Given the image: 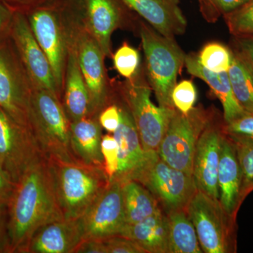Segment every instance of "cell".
I'll return each mask as SVG.
<instances>
[{
    "mask_svg": "<svg viewBox=\"0 0 253 253\" xmlns=\"http://www.w3.org/2000/svg\"><path fill=\"white\" fill-rule=\"evenodd\" d=\"M169 253H202L194 224L186 211L168 214Z\"/></svg>",
    "mask_w": 253,
    "mask_h": 253,
    "instance_id": "26",
    "label": "cell"
},
{
    "mask_svg": "<svg viewBox=\"0 0 253 253\" xmlns=\"http://www.w3.org/2000/svg\"><path fill=\"white\" fill-rule=\"evenodd\" d=\"M79 219L84 241L105 240L120 235L126 225L122 181H110Z\"/></svg>",
    "mask_w": 253,
    "mask_h": 253,
    "instance_id": "13",
    "label": "cell"
},
{
    "mask_svg": "<svg viewBox=\"0 0 253 253\" xmlns=\"http://www.w3.org/2000/svg\"><path fill=\"white\" fill-rule=\"evenodd\" d=\"M197 56L200 63L210 71L225 72L230 68L232 51L221 43L211 42L205 45Z\"/></svg>",
    "mask_w": 253,
    "mask_h": 253,
    "instance_id": "28",
    "label": "cell"
},
{
    "mask_svg": "<svg viewBox=\"0 0 253 253\" xmlns=\"http://www.w3.org/2000/svg\"><path fill=\"white\" fill-rule=\"evenodd\" d=\"M215 111L205 109L202 105L194 106L186 114L175 109L158 147L160 158L172 168L192 175L196 145Z\"/></svg>",
    "mask_w": 253,
    "mask_h": 253,
    "instance_id": "9",
    "label": "cell"
},
{
    "mask_svg": "<svg viewBox=\"0 0 253 253\" xmlns=\"http://www.w3.org/2000/svg\"><path fill=\"white\" fill-rule=\"evenodd\" d=\"M0 253H11L7 208L0 207Z\"/></svg>",
    "mask_w": 253,
    "mask_h": 253,
    "instance_id": "41",
    "label": "cell"
},
{
    "mask_svg": "<svg viewBox=\"0 0 253 253\" xmlns=\"http://www.w3.org/2000/svg\"><path fill=\"white\" fill-rule=\"evenodd\" d=\"M33 86L9 33L0 38V109L30 129Z\"/></svg>",
    "mask_w": 253,
    "mask_h": 253,
    "instance_id": "10",
    "label": "cell"
},
{
    "mask_svg": "<svg viewBox=\"0 0 253 253\" xmlns=\"http://www.w3.org/2000/svg\"><path fill=\"white\" fill-rule=\"evenodd\" d=\"M57 0H0L14 13L27 14L30 11L45 5L52 4Z\"/></svg>",
    "mask_w": 253,
    "mask_h": 253,
    "instance_id": "38",
    "label": "cell"
},
{
    "mask_svg": "<svg viewBox=\"0 0 253 253\" xmlns=\"http://www.w3.org/2000/svg\"><path fill=\"white\" fill-rule=\"evenodd\" d=\"M197 100V91L192 82L184 80L176 83L172 92V101L179 112L186 114L194 107Z\"/></svg>",
    "mask_w": 253,
    "mask_h": 253,
    "instance_id": "34",
    "label": "cell"
},
{
    "mask_svg": "<svg viewBox=\"0 0 253 253\" xmlns=\"http://www.w3.org/2000/svg\"><path fill=\"white\" fill-rule=\"evenodd\" d=\"M112 100L119 106L121 122L113 135L119 148V169L113 179L127 181L144 157L139 134L129 110L113 89Z\"/></svg>",
    "mask_w": 253,
    "mask_h": 253,
    "instance_id": "19",
    "label": "cell"
},
{
    "mask_svg": "<svg viewBox=\"0 0 253 253\" xmlns=\"http://www.w3.org/2000/svg\"><path fill=\"white\" fill-rule=\"evenodd\" d=\"M231 51L232 60L228 74L234 96L245 111L253 114V68L237 51Z\"/></svg>",
    "mask_w": 253,
    "mask_h": 253,
    "instance_id": "27",
    "label": "cell"
},
{
    "mask_svg": "<svg viewBox=\"0 0 253 253\" xmlns=\"http://www.w3.org/2000/svg\"><path fill=\"white\" fill-rule=\"evenodd\" d=\"M29 122L38 146L47 159L78 161L71 149V121L57 95L33 88Z\"/></svg>",
    "mask_w": 253,
    "mask_h": 253,
    "instance_id": "3",
    "label": "cell"
},
{
    "mask_svg": "<svg viewBox=\"0 0 253 253\" xmlns=\"http://www.w3.org/2000/svg\"><path fill=\"white\" fill-rule=\"evenodd\" d=\"M139 33L145 56V74L158 106L175 109L172 92L186 54L174 38L163 36L144 22L140 23Z\"/></svg>",
    "mask_w": 253,
    "mask_h": 253,
    "instance_id": "4",
    "label": "cell"
},
{
    "mask_svg": "<svg viewBox=\"0 0 253 253\" xmlns=\"http://www.w3.org/2000/svg\"><path fill=\"white\" fill-rule=\"evenodd\" d=\"M120 236L132 240L145 253H169V223L162 211L134 224H126Z\"/></svg>",
    "mask_w": 253,
    "mask_h": 253,
    "instance_id": "24",
    "label": "cell"
},
{
    "mask_svg": "<svg viewBox=\"0 0 253 253\" xmlns=\"http://www.w3.org/2000/svg\"><path fill=\"white\" fill-rule=\"evenodd\" d=\"M251 0H208V2L201 9L205 18L209 21H214L220 15L229 14L239 9Z\"/></svg>",
    "mask_w": 253,
    "mask_h": 253,
    "instance_id": "35",
    "label": "cell"
},
{
    "mask_svg": "<svg viewBox=\"0 0 253 253\" xmlns=\"http://www.w3.org/2000/svg\"><path fill=\"white\" fill-rule=\"evenodd\" d=\"M112 57L115 69L126 79L134 78L140 71V54L127 43H123Z\"/></svg>",
    "mask_w": 253,
    "mask_h": 253,
    "instance_id": "30",
    "label": "cell"
},
{
    "mask_svg": "<svg viewBox=\"0 0 253 253\" xmlns=\"http://www.w3.org/2000/svg\"><path fill=\"white\" fill-rule=\"evenodd\" d=\"M16 183L0 162V207L7 208Z\"/></svg>",
    "mask_w": 253,
    "mask_h": 253,
    "instance_id": "39",
    "label": "cell"
},
{
    "mask_svg": "<svg viewBox=\"0 0 253 253\" xmlns=\"http://www.w3.org/2000/svg\"><path fill=\"white\" fill-rule=\"evenodd\" d=\"M184 65L188 73L204 81L220 101L224 122H229L245 112L234 96L228 71L217 73L210 71L200 63L197 54L194 53L186 55Z\"/></svg>",
    "mask_w": 253,
    "mask_h": 253,
    "instance_id": "22",
    "label": "cell"
},
{
    "mask_svg": "<svg viewBox=\"0 0 253 253\" xmlns=\"http://www.w3.org/2000/svg\"><path fill=\"white\" fill-rule=\"evenodd\" d=\"M100 126L110 134L117 130L121 122V113L118 105L111 99V103L101 110L98 115Z\"/></svg>",
    "mask_w": 253,
    "mask_h": 253,
    "instance_id": "36",
    "label": "cell"
},
{
    "mask_svg": "<svg viewBox=\"0 0 253 253\" xmlns=\"http://www.w3.org/2000/svg\"><path fill=\"white\" fill-rule=\"evenodd\" d=\"M101 155L104 170L110 181H112L119 169V148L112 134H104L101 143Z\"/></svg>",
    "mask_w": 253,
    "mask_h": 253,
    "instance_id": "33",
    "label": "cell"
},
{
    "mask_svg": "<svg viewBox=\"0 0 253 253\" xmlns=\"http://www.w3.org/2000/svg\"><path fill=\"white\" fill-rule=\"evenodd\" d=\"M223 134L235 144H253V114L245 111L222 126Z\"/></svg>",
    "mask_w": 253,
    "mask_h": 253,
    "instance_id": "29",
    "label": "cell"
},
{
    "mask_svg": "<svg viewBox=\"0 0 253 253\" xmlns=\"http://www.w3.org/2000/svg\"><path fill=\"white\" fill-rule=\"evenodd\" d=\"M126 224H134L162 211L157 200L137 181L123 182Z\"/></svg>",
    "mask_w": 253,
    "mask_h": 253,
    "instance_id": "25",
    "label": "cell"
},
{
    "mask_svg": "<svg viewBox=\"0 0 253 253\" xmlns=\"http://www.w3.org/2000/svg\"><path fill=\"white\" fill-rule=\"evenodd\" d=\"M106 246V253H145L132 240L122 236H115L103 240Z\"/></svg>",
    "mask_w": 253,
    "mask_h": 253,
    "instance_id": "37",
    "label": "cell"
},
{
    "mask_svg": "<svg viewBox=\"0 0 253 253\" xmlns=\"http://www.w3.org/2000/svg\"><path fill=\"white\" fill-rule=\"evenodd\" d=\"M128 180L137 181L149 190L166 215L186 211L198 190L192 175L169 166L157 151L145 152Z\"/></svg>",
    "mask_w": 253,
    "mask_h": 253,
    "instance_id": "7",
    "label": "cell"
},
{
    "mask_svg": "<svg viewBox=\"0 0 253 253\" xmlns=\"http://www.w3.org/2000/svg\"><path fill=\"white\" fill-rule=\"evenodd\" d=\"M61 1L62 0H57L26 15L37 42L49 60L58 89L63 95L68 36L63 19Z\"/></svg>",
    "mask_w": 253,
    "mask_h": 253,
    "instance_id": "11",
    "label": "cell"
},
{
    "mask_svg": "<svg viewBox=\"0 0 253 253\" xmlns=\"http://www.w3.org/2000/svg\"><path fill=\"white\" fill-rule=\"evenodd\" d=\"M235 146L241 172V200L244 203L253 191V144Z\"/></svg>",
    "mask_w": 253,
    "mask_h": 253,
    "instance_id": "32",
    "label": "cell"
},
{
    "mask_svg": "<svg viewBox=\"0 0 253 253\" xmlns=\"http://www.w3.org/2000/svg\"><path fill=\"white\" fill-rule=\"evenodd\" d=\"M9 35L33 88L51 91L62 101L49 60L37 42L26 14L14 13Z\"/></svg>",
    "mask_w": 253,
    "mask_h": 253,
    "instance_id": "14",
    "label": "cell"
},
{
    "mask_svg": "<svg viewBox=\"0 0 253 253\" xmlns=\"http://www.w3.org/2000/svg\"><path fill=\"white\" fill-rule=\"evenodd\" d=\"M208 2V0H200V4H201V8H204L207 3Z\"/></svg>",
    "mask_w": 253,
    "mask_h": 253,
    "instance_id": "44",
    "label": "cell"
},
{
    "mask_svg": "<svg viewBox=\"0 0 253 253\" xmlns=\"http://www.w3.org/2000/svg\"><path fill=\"white\" fill-rule=\"evenodd\" d=\"M80 21L106 57H112L111 37L124 19L121 0H70Z\"/></svg>",
    "mask_w": 253,
    "mask_h": 253,
    "instance_id": "16",
    "label": "cell"
},
{
    "mask_svg": "<svg viewBox=\"0 0 253 253\" xmlns=\"http://www.w3.org/2000/svg\"><path fill=\"white\" fill-rule=\"evenodd\" d=\"M49 162L65 219L81 217L109 185L110 181L102 168L79 161L49 160Z\"/></svg>",
    "mask_w": 253,
    "mask_h": 253,
    "instance_id": "2",
    "label": "cell"
},
{
    "mask_svg": "<svg viewBox=\"0 0 253 253\" xmlns=\"http://www.w3.org/2000/svg\"><path fill=\"white\" fill-rule=\"evenodd\" d=\"M84 241L79 218L53 221L35 233L25 253H75Z\"/></svg>",
    "mask_w": 253,
    "mask_h": 253,
    "instance_id": "18",
    "label": "cell"
},
{
    "mask_svg": "<svg viewBox=\"0 0 253 253\" xmlns=\"http://www.w3.org/2000/svg\"><path fill=\"white\" fill-rule=\"evenodd\" d=\"M61 6L66 31L76 48L80 68L89 91L91 116L98 118L101 110L112 99V84H110L104 66L106 56L82 24L70 0H62Z\"/></svg>",
    "mask_w": 253,
    "mask_h": 253,
    "instance_id": "5",
    "label": "cell"
},
{
    "mask_svg": "<svg viewBox=\"0 0 253 253\" xmlns=\"http://www.w3.org/2000/svg\"><path fill=\"white\" fill-rule=\"evenodd\" d=\"M75 253H106V246L103 240H84Z\"/></svg>",
    "mask_w": 253,
    "mask_h": 253,
    "instance_id": "43",
    "label": "cell"
},
{
    "mask_svg": "<svg viewBox=\"0 0 253 253\" xmlns=\"http://www.w3.org/2000/svg\"><path fill=\"white\" fill-rule=\"evenodd\" d=\"M62 104L71 122L91 116L89 91L80 68L76 48L69 36Z\"/></svg>",
    "mask_w": 253,
    "mask_h": 253,
    "instance_id": "21",
    "label": "cell"
},
{
    "mask_svg": "<svg viewBox=\"0 0 253 253\" xmlns=\"http://www.w3.org/2000/svg\"><path fill=\"white\" fill-rule=\"evenodd\" d=\"M11 253H25L42 226L65 219L49 160L34 163L16 182L7 206Z\"/></svg>",
    "mask_w": 253,
    "mask_h": 253,
    "instance_id": "1",
    "label": "cell"
},
{
    "mask_svg": "<svg viewBox=\"0 0 253 253\" xmlns=\"http://www.w3.org/2000/svg\"><path fill=\"white\" fill-rule=\"evenodd\" d=\"M224 118L215 111L200 136L193 162V177L197 189L219 200L217 173L221 156Z\"/></svg>",
    "mask_w": 253,
    "mask_h": 253,
    "instance_id": "15",
    "label": "cell"
},
{
    "mask_svg": "<svg viewBox=\"0 0 253 253\" xmlns=\"http://www.w3.org/2000/svg\"><path fill=\"white\" fill-rule=\"evenodd\" d=\"M129 110L145 152L158 151L175 109L156 106L151 99V89L144 68L134 78L113 86Z\"/></svg>",
    "mask_w": 253,
    "mask_h": 253,
    "instance_id": "6",
    "label": "cell"
},
{
    "mask_svg": "<svg viewBox=\"0 0 253 253\" xmlns=\"http://www.w3.org/2000/svg\"><path fill=\"white\" fill-rule=\"evenodd\" d=\"M44 157L31 129L0 109V162L15 182Z\"/></svg>",
    "mask_w": 253,
    "mask_h": 253,
    "instance_id": "12",
    "label": "cell"
},
{
    "mask_svg": "<svg viewBox=\"0 0 253 253\" xmlns=\"http://www.w3.org/2000/svg\"><path fill=\"white\" fill-rule=\"evenodd\" d=\"M219 201L226 212L237 218L241 205V172L235 144L224 134L217 173Z\"/></svg>",
    "mask_w": 253,
    "mask_h": 253,
    "instance_id": "20",
    "label": "cell"
},
{
    "mask_svg": "<svg viewBox=\"0 0 253 253\" xmlns=\"http://www.w3.org/2000/svg\"><path fill=\"white\" fill-rule=\"evenodd\" d=\"M102 136L97 117L87 116L71 122V149L76 159L104 169L101 151Z\"/></svg>",
    "mask_w": 253,
    "mask_h": 253,
    "instance_id": "23",
    "label": "cell"
},
{
    "mask_svg": "<svg viewBox=\"0 0 253 253\" xmlns=\"http://www.w3.org/2000/svg\"><path fill=\"white\" fill-rule=\"evenodd\" d=\"M186 212L194 224L203 252H237V218L226 212L219 200L197 190Z\"/></svg>",
    "mask_w": 253,
    "mask_h": 253,
    "instance_id": "8",
    "label": "cell"
},
{
    "mask_svg": "<svg viewBox=\"0 0 253 253\" xmlns=\"http://www.w3.org/2000/svg\"><path fill=\"white\" fill-rule=\"evenodd\" d=\"M14 13L0 1V38L9 34Z\"/></svg>",
    "mask_w": 253,
    "mask_h": 253,
    "instance_id": "42",
    "label": "cell"
},
{
    "mask_svg": "<svg viewBox=\"0 0 253 253\" xmlns=\"http://www.w3.org/2000/svg\"><path fill=\"white\" fill-rule=\"evenodd\" d=\"M160 34L174 38L186 32L187 21L179 0H121Z\"/></svg>",
    "mask_w": 253,
    "mask_h": 253,
    "instance_id": "17",
    "label": "cell"
},
{
    "mask_svg": "<svg viewBox=\"0 0 253 253\" xmlns=\"http://www.w3.org/2000/svg\"><path fill=\"white\" fill-rule=\"evenodd\" d=\"M232 47L253 68V36H233Z\"/></svg>",
    "mask_w": 253,
    "mask_h": 253,
    "instance_id": "40",
    "label": "cell"
},
{
    "mask_svg": "<svg viewBox=\"0 0 253 253\" xmlns=\"http://www.w3.org/2000/svg\"><path fill=\"white\" fill-rule=\"evenodd\" d=\"M224 18L233 36H253V0L224 15Z\"/></svg>",
    "mask_w": 253,
    "mask_h": 253,
    "instance_id": "31",
    "label": "cell"
}]
</instances>
